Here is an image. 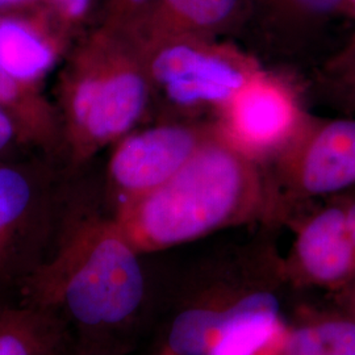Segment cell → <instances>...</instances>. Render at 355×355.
Listing matches in <instances>:
<instances>
[{"instance_id":"277c9868","label":"cell","mask_w":355,"mask_h":355,"mask_svg":"<svg viewBox=\"0 0 355 355\" xmlns=\"http://www.w3.org/2000/svg\"><path fill=\"white\" fill-rule=\"evenodd\" d=\"M259 279L187 296L153 355H279L288 322L275 288Z\"/></svg>"},{"instance_id":"8992f818","label":"cell","mask_w":355,"mask_h":355,"mask_svg":"<svg viewBox=\"0 0 355 355\" xmlns=\"http://www.w3.org/2000/svg\"><path fill=\"white\" fill-rule=\"evenodd\" d=\"M312 114L303 89L284 73L262 67L217 114V133L234 149L267 166L300 133Z\"/></svg>"},{"instance_id":"4fadbf2b","label":"cell","mask_w":355,"mask_h":355,"mask_svg":"<svg viewBox=\"0 0 355 355\" xmlns=\"http://www.w3.org/2000/svg\"><path fill=\"white\" fill-rule=\"evenodd\" d=\"M249 20L262 36L286 48L304 42L343 17L355 19L349 0H248Z\"/></svg>"},{"instance_id":"44dd1931","label":"cell","mask_w":355,"mask_h":355,"mask_svg":"<svg viewBox=\"0 0 355 355\" xmlns=\"http://www.w3.org/2000/svg\"><path fill=\"white\" fill-rule=\"evenodd\" d=\"M13 142H19L17 130L8 114L0 108V153L4 152Z\"/></svg>"},{"instance_id":"9a60e30c","label":"cell","mask_w":355,"mask_h":355,"mask_svg":"<svg viewBox=\"0 0 355 355\" xmlns=\"http://www.w3.org/2000/svg\"><path fill=\"white\" fill-rule=\"evenodd\" d=\"M70 340L51 313L21 304L0 306V355H57Z\"/></svg>"},{"instance_id":"7a4b0ae2","label":"cell","mask_w":355,"mask_h":355,"mask_svg":"<svg viewBox=\"0 0 355 355\" xmlns=\"http://www.w3.org/2000/svg\"><path fill=\"white\" fill-rule=\"evenodd\" d=\"M111 215L144 255L277 215V205L266 166L216 132L175 175Z\"/></svg>"},{"instance_id":"5b68a950","label":"cell","mask_w":355,"mask_h":355,"mask_svg":"<svg viewBox=\"0 0 355 355\" xmlns=\"http://www.w3.org/2000/svg\"><path fill=\"white\" fill-rule=\"evenodd\" d=\"M133 42L140 51L153 101L159 102L165 119L204 120L207 114L215 119L262 69L250 53L220 38L168 37Z\"/></svg>"},{"instance_id":"ffe728a7","label":"cell","mask_w":355,"mask_h":355,"mask_svg":"<svg viewBox=\"0 0 355 355\" xmlns=\"http://www.w3.org/2000/svg\"><path fill=\"white\" fill-rule=\"evenodd\" d=\"M337 196L343 203L345 224H346L349 239L353 243L355 250V187Z\"/></svg>"},{"instance_id":"ac0fdd59","label":"cell","mask_w":355,"mask_h":355,"mask_svg":"<svg viewBox=\"0 0 355 355\" xmlns=\"http://www.w3.org/2000/svg\"><path fill=\"white\" fill-rule=\"evenodd\" d=\"M46 3L53 20L69 36L86 20L94 0H48Z\"/></svg>"},{"instance_id":"e0dca14e","label":"cell","mask_w":355,"mask_h":355,"mask_svg":"<svg viewBox=\"0 0 355 355\" xmlns=\"http://www.w3.org/2000/svg\"><path fill=\"white\" fill-rule=\"evenodd\" d=\"M316 89L330 105L355 114V36L320 70Z\"/></svg>"},{"instance_id":"603a6c76","label":"cell","mask_w":355,"mask_h":355,"mask_svg":"<svg viewBox=\"0 0 355 355\" xmlns=\"http://www.w3.org/2000/svg\"><path fill=\"white\" fill-rule=\"evenodd\" d=\"M38 1H48V0H0V12H4L7 10L16 8V7L35 4Z\"/></svg>"},{"instance_id":"30bf717a","label":"cell","mask_w":355,"mask_h":355,"mask_svg":"<svg viewBox=\"0 0 355 355\" xmlns=\"http://www.w3.org/2000/svg\"><path fill=\"white\" fill-rule=\"evenodd\" d=\"M283 272L295 283L333 291H341L355 279L354 246L338 196L300 223Z\"/></svg>"},{"instance_id":"d6986e66","label":"cell","mask_w":355,"mask_h":355,"mask_svg":"<svg viewBox=\"0 0 355 355\" xmlns=\"http://www.w3.org/2000/svg\"><path fill=\"white\" fill-rule=\"evenodd\" d=\"M153 0H105L103 26L124 31L132 26Z\"/></svg>"},{"instance_id":"cb8c5ba5","label":"cell","mask_w":355,"mask_h":355,"mask_svg":"<svg viewBox=\"0 0 355 355\" xmlns=\"http://www.w3.org/2000/svg\"><path fill=\"white\" fill-rule=\"evenodd\" d=\"M57 355H89L86 352H83L78 345L73 343L70 338L67 343H64V347L58 352Z\"/></svg>"},{"instance_id":"52a82bcc","label":"cell","mask_w":355,"mask_h":355,"mask_svg":"<svg viewBox=\"0 0 355 355\" xmlns=\"http://www.w3.org/2000/svg\"><path fill=\"white\" fill-rule=\"evenodd\" d=\"M277 214L286 200L333 198L355 187V119L311 116L300 133L266 166Z\"/></svg>"},{"instance_id":"9c48e42d","label":"cell","mask_w":355,"mask_h":355,"mask_svg":"<svg viewBox=\"0 0 355 355\" xmlns=\"http://www.w3.org/2000/svg\"><path fill=\"white\" fill-rule=\"evenodd\" d=\"M212 120L165 119L114 145L107 167L112 209L164 184L216 135Z\"/></svg>"},{"instance_id":"ba28073f","label":"cell","mask_w":355,"mask_h":355,"mask_svg":"<svg viewBox=\"0 0 355 355\" xmlns=\"http://www.w3.org/2000/svg\"><path fill=\"white\" fill-rule=\"evenodd\" d=\"M67 199L20 166L0 162V291H20L51 253Z\"/></svg>"},{"instance_id":"7402d4cb","label":"cell","mask_w":355,"mask_h":355,"mask_svg":"<svg viewBox=\"0 0 355 355\" xmlns=\"http://www.w3.org/2000/svg\"><path fill=\"white\" fill-rule=\"evenodd\" d=\"M338 292L341 293L343 311L355 318V279Z\"/></svg>"},{"instance_id":"7c38bea8","label":"cell","mask_w":355,"mask_h":355,"mask_svg":"<svg viewBox=\"0 0 355 355\" xmlns=\"http://www.w3.org/2000/svg\"><path fill=\"white\" fill-rule=\"evenodd\" d=\"M67 41L49 11L36 16L0 12V70L24 85L41 87L64 57Z\"/></svg>"},{"instance_id":"2e32d148","label":"cell","mask_w":355,"mask_h":355,"mask_svg":"<svg viewBox=\"0 0 355 355\" xmlns=\"http://www.w3.org/2000/svg\"><path fill=\"white\" fill-rule=\"evenodd\" d=\"M279 355H355V318L316 312L288 324Z\"/></svg>"},{"instance_id":"6da1fadb","label":"cell","mask_w":355,"mask_h":355,"mask_svg":"<svg viewBox=\"0 0 355 355\" xmlns=\"http://www.w3.org/2000/svg\"><path fill=\"white\" fill-rule=\"evenodd\" d=\"M142 254L94 205L67 199L51 253L19 291L89 355H125L149 304Z\"/></svg>"},{"instance_id":"d4e9b609","label":"cell","mask_w":355,"mask_h":355,"mask_svg":"<svg viewBox=\"0 0 355 355\" xmlns=\"http://www.w3.org/2000/svg\"><path fill=\"white\" fill-rule=\"evenodd\" d=\"M349 3H350V7H352V10H353L355 15V0H349Z\"/></svg>"},{"instance_id":"5bb4252c","label":"cell","mask_w":355,"mask_h":355,"mask_svg":"<svg viewBox=\"0 0 355 355\" xmlns=\"http://www.w3.org/2000/svg\"><path fill=\"white\" fill-rule=\"evenodd\" d=\"M0 108L17 130L19 142L53 152L62 142V124L57 105L41 87L28 86L0 70Z\"/></svg>"},{"instance_id":"8fae6325","label":"cell","mask_w":355,"mask_h":355,"mask_svg":"<svg viewBox=\"0 0 355 355\" xmlns=\"http://www.w3.org/2000/svg\"><path fill=\"white\" fill-rule=\"evenodd\" d=\"M248 0H153L121 31L136 41L168 37L220 38L248 26Z\"/></svg>"},{"instance_id":"3957f363","label":"cell","mask_w":355,"mask_h":355,"mask_svg":"<svg viewBox=\"0 0 355 355\" xmlns=\"http://www.w3.org/2000/svg\"><path fill=\"white\" fill-rule=\"evenodd\" d=\"M58 114L70 162L80 166L135 130L153 102L140 51L127 33L101 26L69 54Z\"/></svg>"}]
</instances>
